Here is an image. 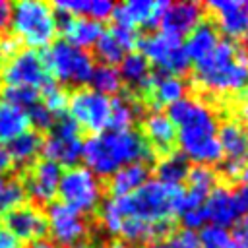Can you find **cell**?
<instances>
[{"label":"cell","mask_w":248,"mask_h":248,"mask_svg":"<svg viewBox=\"0 0 248 248\" xmlns=\"http://www.w3.org/2000/svg\"><path fill=\"white\" fill-rule=\"evenodd\" d=\"M91 89L105 95V97H110V95H118L120 89H122V79H120V74L114 66H95L93 74H91Z\"/></svg>","instance_id":"34"},{"label":"cell","mask_w":248,"mask_h":248,"mask_svg":"<svg viewBox=\"0 0 248 248\" xmlns=\"http://www.w3.org/2000/svg\"><path fill=\"white\" fill-rule=\"evenodd\" d=\"M186 182H188V190H184V198H182L180 211L203 207L207 196H209L211 190L217 186V172H215L211 167L196 165L194 169H190ZM180 211H178V213H180Z\"/></svg>","instance_id":"20"},{"label":"cell","mask_w":248,"mask_h":248,"mask_svg":"<svg viewBox=\"0 0 248 248\" xmlns=\"http://www.w3.org/2000/svg\"><path fill=\"white\" fill-rule=\"evenodd\" d=\"M147 180H149L147 165L145 163H132V165L118 169L110 176L108 188L112 192V198H124V196H130L136 190H140Z\"/></svg>","instance_id":"27"},{"label":"cell","mask_w":248,"mask_h":248,"mask_svg":"<svg viewBox=\"0 0 248 248\" xmlns=\"http://www.w3.org/2000/svg\"><path fill=\"white\" fill-rule=\"evenodd\" d=\"M203 17V10L198 2H169V6L163 12L161 25L163 31L174 37H186L190 31H194Z\"/></svg>","instance_id":"18"},{"label":"cell","mask_w":248,"mask_h":248,"mask_svg":"<svg viewBox=\"0 0 248 248\" xmlns=\"http://www.w3.org/2000/svg\"><path fill=\"white\" fill-rule=\"evenodd\" d=\"M52 8L62 16L87 17L101 23V19H108L112 16L114 4L110 0H58Z\"/></svg>","instance_id":"25"},{"label":"cell","mask_w":248,"mask_h":248,"mask_svg":"<svg viewBox=\"0 0 248 248\" xmlns=\"http://www.w3.org/2000/svg\"><path fill=\"white\" fill-rule=\"evenodd\" d=\"M0 79L4 87H25L35 91H41L46 83H50L43 56L31 48L17 50L14 56L4 60L0 68Z\"/></svg>","instance_id":"10"},{"label":"cell","mask_w":248,"mask_h":248,"mask_svg":"<svg viewBox=\"0 0 248 248\" xmlns=\"http://www.w3.org/2000/svg\"><path fill=\"white\" fill-rule=\"evenodd\" d=\"M87 248H107V246H103V244H91V246H87Z\"/></svg>","instance_id":"49"},{"label":"cell","mask_w":248,"mask_h":248,"mask_svg":"<svg viewBox=\"0 0 248 248\" xmlns=\"http://www.w3.org/2000/svg\"><path fill=\"white\" fill-rule=\"evenodd\" d=\"M25 202L23 182L17 178H0V217L19 207Z\"/></svg>","instance_id":"35"},{"label":"cell","mask_w":248,"mask_h":248,"mask_svg":"<svg viewBox=\"0 0 248 248\" xmlns=\"http://www.w3.org/2000/svg\"><path fill=\"white\" fill-rule=\"evenodd\" d=\"M68 112L78 128L93 134L108 130L110 124V97H105L91 87H78L68 97Z\"/></svg>","instance_id":"9"},{"label":"cell","mask_w":248,"mask_h":248,"mask_svg":"<svg viewBox=\"0 0 248 248\" xmlns=\"http://www.w3.org/2000/svg\"><path fill=\"white\" fill-rule=\"evenodd\" d=\"M60 176L62 167H58L56 163L48 159L33 163L23 182L25 196H29L35 203H52V200L58 196Z\"/></svg>","instance_id":"14"},{"label":"cell","mask_w":248,"mask_h":248,"mask_svg":"<svg viewBox=\"0 0 248 248\" xmlns=\"http://www.w3.org/2000/svg\"><path fill=\"white\" fill-rule=\"evenodd\" d=\"M167 232H170L169 227H159V225H151V223L128 217L122 221L118 234L124 238L126 244H147V242H153L155 238H159Z\"/></svg>","instance_id":"32"},{"label":"cell","mask_w":248,"mask_h":248,"mask_svg":"<svg viewBox=\"0 0 248 248\" xmlns=\"http://www.w3.org/2000/svg\"><path fill=\"white\" fill-rule=\"evenodd\" d=\"M167 116L176 128V141L186 161L205 167L221 161L223 153L217 140L219 120L205 101L186 95L169 107Z\"/></svg>","instance_id":"1"},{"label":"cell","mask_w":248,"mask_h":248,"mask_svg":"<svg viewBox=\"0 0 248 248\" xmlns=\"http://www.w3.org/2000/svg\"><path fill=\"white\" fill-rule=\"evenodd\" d=\"M17 41L14 37H2L0 39V58L8 60L10 56H14L17 52Z\"/></svg>","instance_id":"40"},{"label":"cell","mask_w":248,"mask_h":248,"mask_svg":"<svg viewBox=\"0 0 248 248\" xmlns=\"http://www.w3.org/2000/svg\"><path fill=\"white\" fill-rule=\"evenodd\" d=\"M194 81L213 95L242 93L248 89V54L232 41H219L205 58L194 62Z\"/></svg>","instance_id":"3"},{"label":"cell","mask_w":248,"mask_h":248,"mask_svg":"<svg viewBox=\"0 0 248 248\" xmlns=\"http://www.w3.org/2000/svg\"><path fill=\"white\" fill-rule=\"evenodd\" d=\"M147 248H198V236H196L194 231L182 229V231L172 232L167 240H163V242H153V244H149Z\"/></svg>","instance_id":"38"},{"label":"cell","mask_w":248,"mask_h":248,"mask_svg":"<svg viewBox=\"0 0 248 248\" xmlns=\"http://www.w3.org/2000/svg\"><path fill=\"white\" fill-rule=\"evenodd\" d=\"M4 227L17 238L27 242L43 240L46 234V219L45 211H41L35 203H21L4 215Z\"/></svg>","instance_id":"15"},{"label":"cell","mask_w":248,"mask_h":248,"mask_svg":"<svg viewBox=\"0 0 248 248\" xmlns=\"http://www.w3.org/2000/svg\"><path fill=\"white\" fill-rule=\"evenodd\" d=\"M31 126L29 114L23 107L0 99V143L6 145L17 136L25 134Z\"/></svg>","instance_id":"24"},{"label":"cell","mask_w":248,"mask_h":248,"mask_svg":"<svg viewBox=\"0 0 248 248\" xmlns=\"http://www.w3.org/2000/svg\"><path fill=\"white\" fill-rule=\"evenodd\" d=\"M58 31L64 35V41L87 50L89 46H95L97 39L105 31L99 21L87 19V17H72V16H62L58 21Z\"/></svg>","instance_id":"22"},{"label":"cell","mask_w":248,"mask_h":248,"mask_svg":"<svg viewBox=\"0 0 248 248\" xmlns=\"http://www.w3.org/2000/svg\"><path fill=\"white\" fill-rule=\"evenodd\" d=\"M219 41H221V37H219L217 29L211 23L202 21L194 31H190L186 35V43H182V45H184L188 60L198 62V60L205 58L219 45Z\"/></svg>","instance_id":"28"},{"label":"cell","mask_w":248,"mask_h":248,"mask_svg":"<svg viewBox=\"0 0 248 248\" xmlns=\"http://www.w3.org/2000/svg\"><path fill=\"white\" fill-rule=\"evenodd\" d=\"M236 200H238V205H240V211L248 213V182L246 184H240L238 192H236Z\"/></svg>","instance_id":"44"},{"label":"cell","mask_w":248,"mask_h":248,"mask_svg":"<svg viewBox=\"0 0 248 248\" xmlns=\"http://www.w3.org/2000/svg\"><path fill=\"white\" fill-rule=\"evenodd\" d=\"M46 232L62 248H79L87 240V221L81 213L68 207L62 202H52L45 213Z\"/></svg>","instance_id":"12"},{"label":"cell","mask_w":248,"mask_h":248,"mask_svg":"<svg viewBox=\"0 0 248 248\" xmlns=\"http://www.w3.org/2000/svg\"><path fill=\"white\" fill-rule=\"evenodd\" d=\"M60 202L78 213H91L99 207L103 200V184L101 180L85 167H68L62 170L58 184Z\"/></svg>","instance_id":"8"},{"label":"cell","mask_w":248,"mask_h":248,"mask_svg":"<svg viewBox=\"0 0 248 248\" xmlns=\"http://www.w3.org/2000/svg\"><path fill=\"white\" fill-rule=\"evenodd\" d=\"M107 248H132L130 244H126L124 240H114L110 246H107Z\"/></svg>","instance_id":"47"},{"label":"cell","mask_w":248,"mask_h":248,"mask_svg":"<svg viewBox=\"0 0 248 248\" xmlns=\"http://www.w3.org/2000/svg\"><path fill=\"white\" fill-rule=\"evenodd\" d=\"M39 99H41V103L45 105V108L54 116V118H58V116H62V112L66 110V107H68V95H66V91L60 87V85H56V83H46L41 91H39Z\"/></svg>","instance_id":"37"},{"label":"cell","mask_w":248,"mask_h":248,"mask_svg":"<svg viewBox=\"0 0 248 248\" xmlns=\"http://www.w3.org/2000/svg\"><path fill=\"white\" fill-rule=\"evenodd\" d=\"M138 46H140V54L149 62V66L153 64L163 76L180 78L190 68V60L186 56L184 45L174 35H169L165 31L147 33L138 39Z\"/></svg>","instance_id":"7"},{"label":"cell","mask_w":248,"mask_h":248,"mask_svg":"<svg viewBox=\"0 0 248 248\" xmlns=\"http://www.w3.org/2000/svg\"><path fill=\"white\" fill-rule=\"evenodd\" d=\"M0 248H21L19 240L0 223Z\"/></svg>","instance_id":"41"},{"label":"cell","mask_w":248,"mask_h":248,"mask_svg":"<svg viewBox=\"0 0 248 248\" xmlns=\"http://www.w3.org/2000/svg\"><path fill=\"white\" fill-rule=\"evenodd\" d=\"M6 147H8V153H10L14 165L29 167L31 163L37 161V157L43 151V138L39 132L27 130L25 134H21L14 141H10Z\"/></svg>","instance_id":"30"},{"label":"cell","mask_w":248,"mask_h":248,"mask_svg":"<svg viewBox=\"0 0 248 248\" xmlns=\"http://www.w3.org/2000/svg\"><path fill=\"white\" fill-rule=\"evenodd\" d=\"M198 236V248H231L232 246V232L223 227L203 225Z\"/></svg>","instance_id":"36"},{"label":"cell","mask_w":248,"mask_h":248,"mask_svg":"<svg viewBox=\"0 0 248 248\" xmlns=\"http://www.w3.org/2000/svg\"><path fill=\"white\" fill-rule=\"evenodd\" d=\"M138 35L136 31L112 25L110 29L103 31L101 37L95 43V54L105 66H114L120 64V60L132 52V48L138 46Z\"/></svg>","instance_id":"17"},{"label":"cell","mask_w":248,"mask_h":248,"mask_svg":"<svg viewBox=\"0 0 248 248\" xmlns=\"http://www.w3.org/2000/svg\"><path fill=\"white\" fill-rule=\"evenodd\" d=\"M12 167H14V163H12V157L8 153V147L0 143V176L6 174V172H10Z\"/></svg>","instance_id":"42"},{"label":"cell","mask_w":248,"mask_h":248,"mask_svg":"<svg viewBox=\"0 0 248 248\" xmlns=\"http://www.w3.org/2000/svg\"><path fill=\"white\" fill-rule=\"evenodd\" d=\"M203 213L209 225L223 229L232 227L234 223H238L242 215L236 200V192H232L229 186H215L203 203Z\"/></svg>","instance_id":"16"},{"label":"cell","mask_w":248,"mask_h":248,"mask_svg":"<svg viewBox=\"0 0 248 248\" xmlns=\"http://www.w3.org/2000/svg\"><path fill=\"white\" fill-rule=\"evenodd\" d=\"M155 172H157V180L163 184H170V186H180L182 182H186L190 167L188 161L178 155V153H167L159 159V163L155 165Z\"/></svg>","instance_id":"33"},{"label":"cell","mask_w":248,"mask_h":248,"mask_svg":"<svg viewBox=\"0 0 248 248\" xmlns=\"http://www.w3.org/2000/svg\"><path fill=\"white\" fill-rule=\"evenodd\" d=\"M143 134L145 141L151 149L159 153H170L174 141H176V128L172 120L167 116V112L153 110L143 118Z\"/></svg>","instance_id":"21"},{"label":"cell","mask_w":248,"mask_h":248,"mask_svg":"<svg viewBox=\"0 0 248 248\" xmlns=\"http://www.w3.org/2000/svg\"><path fill=\"white\" fill-rule=\"evenodd\" d=\"M0 178H2V176H0Z\"/></svg>","instance_id":"51"},{"label":"cell","mask_w":248,"mask_h":248,"mask_svg":"<svg viewBox=\"0 0 248 248\" xmlns=\"http://www.w3.org/2000/svg\"><path fill=\"white\" fill-rule=\"evenodd\" d=\"M10 16H12V4L0 0V31L10 25Z\"/></svg>","instance_id":"43"},{"label":"cell","mask_w":248,"mask_h":248,"mask_svg":"<svg viewBox=\"0 0 248 248\" xmlns=\"http://www.w3.org/2000/svg\"><path fill=\"white\" fill-rule=\"evenodd\" d=\"M244 52L248 54V29H246V33H244Z\"/></svg>","instance_id":"48"},{"label":"cell","mask_w":248,"mask_h":248,"mask_svg":"<svg viewBox=\"0 0 248 248\" xmlns=\"http://www.w3.org/2000/svg\"><path fill=\"white\" fill-rule=\"evenodd\" d=\"M12 37L27 48H46L58 33V17L50 4L43 0H19L12 6Z\"/></svg>","instance_id":"5"},{"label":"cell","mask_w":248,"mask_h":248,"mask_svg":"<svg viewBox=\"0 0 248 248\" xmlns=\"http://www.w3.org/2000/svg\"><path fill=\"white\" fill-rule=\"evenodd\" d=\"M244 10H246V14H248V2H246V4H244Z\"/></svg>","instance_id":"50"},{"label":"cell","mask_w":248,"mask_h":248,"mask_svg":"<svg viewBox=\"0 0 248 248\" xmlns=\"http://www.w3.org/2000/svg\"><path fill=\"white\" fill-rule=\"evenodd\" d=\"M209 12H213L217 27L229 39H236L248 29V14L242 2L236 0H211L205 4ZM217 31V33H219Z\"/></svg>","instance_id":"19"},{"label":"cell","mask_w":248,"mask_h":248,"mask_svg":"<svg viewBox=\"0 0 248 248\" xmlns=\"http://www.w3.org/2000/svg\"><path fill=\"white\" fill-rule=\"evenodd\" d=\"M25 248H54V244L48 240H37V242H29Z\"/></svg>","instance_id":"46"},{"label":"cell","mask_w":248,"mask_h":248,"mask_svg":"<svg viewBox=\"0 0 248 248\" xmlns=\"http://www.w3.org/2000/svg\"><path fill=\"white\" fill-rule=\"evenodd\" d=\"M43 64L46 68L48 78H54L58 83L66 85H85L91 79V74L95 70L93 56L78 48L66 41H56L50 46H46L43 54Z\"/></svg>","instance_id":"6"},{"label":"cell","mask_w":248,"mask_h":248,"mask_svg":"<svg viewBox=\"0 0 248 248\" xmlns=\"http://www.w3.org/2000/svg\"><path fill=\"white\" fill-rule=\"evenodd\" d=\"M81 147L83 141L76 122L68 116H60L48 130V136L43 138L41 153L58 167H76V163L81 159Z\"/></svg>","instance_id":"11"},{"label":"cell","mask_w":248,"mask_h":248,"mask_svg":"<svg viewBox=\"0 0 248 248\" xmlns=\"http://www.w3.org/2000/svg\"><path fill=\"white\" fill-rule=\"evenodd\" d=\"M118 74H120V79L124 83H128L134 89H143V91H147V87L153 79L151 66L140 52H128L120 60Z\"/></svg>","instance_id":"29"},{"label":"cell","mask_w":248,"mask_h":248,"mask_svg":"<svg viewBox=\"0 0 248 248\" xmlns=\"http://www.w3.org/2000/svg\"><path fill=\"white\" fill-rule=\"evenodd\" d=\"M147 95L153 107H170L186 97V81L176 76H153Z\"/></svg>","instance_id":"26"},{"label":"cell","mask_w":248,"mask_h":248,"mask_svg":"<svg viewBox=\"0 0 248 248\" xmlns=\"http://www.w3.org/2000/svg\"><path fill=\"white\" fill-rule=\"evenodd\" d=\"M231 248H248V215L240 221L238 229L232 234V246Z\"/></svg>","instance_id":"39"},{"label":"cell","mask_w":248,"mask_h":248,"mask_svg":"<svg viewBox=\"0 0 248 248\" xmlns=\"http://www.w3.org/2000/svg\"><path fill=\"white\" fill-rule=\"evenodd\" d=\"M140 103L132 93H118L110 99V124L108 130H132L140 116Z\"/></svg>","instance_id":"31"},{"label":"cell","mask_w":248,"mask_h":248,"mask_svg":"<svg viewBox=\"0 0 248 248\" xmlns=\"http://www.w3.org/2000/svg\"><path fill=\"white\" fill-rule=\"evenodd\" d=\"M238 114H240V120L246 124L244 128H248V101H244V103L240 105V108H238Z\"/></svg>","instance_id":"45"},{"label":"cell","mask_w":248,"mask_h":248,"mask_svg":"<svg viewBox=\"0 0 248 248\" xmlns=\"http://www.w3.org/2000/svg\"><path fill=\"white\" fill-rule=\"evenodd\" d=\"M169 6V2L163 0H130L124 4L114 6L112 19L114 25L136 31L140 29H155V25L161 23L163 12Z\"/></svg>","instance_id":"13"},{"label":"cell","mask_w":248,"mask_h":248,"mask_svg":"<svg viewBox=\"0 0 248 248\" xmlns=\"http://www.w3.org/2000/svg\"><path fill=\"white\" fill-rule=\"evenodd\" d=\"M184 198L182 186L163 184L159 180H147L140 190L124 198H110L120 219H140L151 225L172 229V221L180 211Z\"/></svg>","instance_id":"4"},{"label":"cell","mask_w":248,"mask_h":248,"mask_svg":"<svg viewBox=\"0 0 248 248\" xmlns=\"http://www.w3.org/2000/svg\"><path fill=\"white\" fill-rule=\"evenodd\" d=\"M217 140L221 145V153L227 161L234 163H248V132L240 122H225L219 126Z\"/></svg>","instance_id":"23"},{"label":"cell","mask_w":248,"mask_h":248,"mask_svg":"<svg viewBox=\"0 0 248 248\" xmlns=\"http://www.w3.org/2000/svg\"><path fill=\"white\" fill-rule=\"evenodd\" d=\"M153 149L136 130H105L83 141L81 159L97 178L112 176L118 169L132 163H147Z\"/></svg>","instance_id":"2"}]
</instances>
